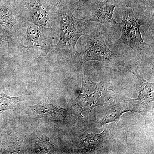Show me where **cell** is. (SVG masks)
I'll list each match as a JSON object with an SVG mask.
<instances>
[{"label":"cell","instance_id":"9c48e42d","mask_svg":"<svg viewBox=\"0 0 154 154\" xmlns=\"http://www.w3.org/2000/svg\"><path fill=\"white\" fill-rule=\"evenodd\" d=\"M130 71L137 77L139 95L135 99L145 113L149 105L154 101V83L146 81L135 70L131 69Z\"/></svg>","mask_w":154,"mask_h":154},{"label":"cell","instance_id":"9a60e30c","mask_svg":"<svg viewBox=\"0 0 154 154\" xmlns=\"http://www.w3.org/2000/svg\"><path fill=\"white\" fill-rule=\"evenodd\" d=\"M115 1H117V0H115ZM138 1L143 3H146L147 2L146 0H138Z\"/></svg>","mask_w":154,"mask_h":154},{"label":"cell","instance_id":"7a4b0ae2","mask_svg":"<svg viewBox=\"0 0 154 154\" xmlns=\"http://www.w3.org/2000/svg\"><path fill=\"white\" fill-rule=\"evenodd\" d=\"M111 91L102 83H95L90 77L84 75L79 94L74 106L82 118H88L94 108L105 105L112 97Z\"/></svg>","mask_w":154,"mask_h":154},{"label":"cell","instance_id":"8992f818","mask_svg":"<svg viewBox=\"0 0 154 154\" xmlns=\"http://www.w3.org/2000/svg\"><path fill=\"white\" fill-rule=\"evenodd\" d=\"M140 106L136 99L116 98L110 104L100 120L101 126L115 121L123 113L136 112L143 114Z\"/></svg>","mask_w":154,"mask_h":154},{"label":"cell","instance_id":"3957f363","mask_svg":"<svg viewBox=\"0 0 154 154\" xmlns=\"http://www.w3.org/2000/svg\"><path fill=\"white\" fill-rule=\"evenodd\" d=\"M144 25L142 19L132 12H125L120 23L121 35L118 44L126 45L135 53L145 49L147 44L144 41L140 27Z\"/></svg>","mask_w":154,"mask_h":154},{"label":"cell","instance_id":"7c38bea8","mask_svg":"<svg viewBox=\"0 0 154 154\" xmlns=\"http://www.w3.org/2000/svg\"><path fill=\"white\" fill-rule=\"evenodd\" d=\"M14 14L11 5L0 3V25L9 30L14 29L16 24Z\"/></svg>","mask_w":154,"mask_h":154},{"label":"cell","instance_id":"8fae6325","mask_svg":"<svg viewBox=\"0 0 154 154\" xmlns=\"http://www.w3.org/2000/svg\"><path fill=\"white\" fill-rule=\"evenodd\" d=\"M38 114L63 119L66 117L67 111L55 104H39L31 107Z\"/></svg>","mask_w":154,"mask_h":154},{"label":"cell","instance_id":"4fadbf2b","mask_svg":"<svg viewBox=\"0 0 154 154\" xmlns=\"http://www.w3.org/2000/svg\"><path fill=\"white\" fill-rule=\"evenodd\" d=\"M24 98L22 96L10 97L0 91V114L3 111L14 108L17 103L25 100Z\"/></svg>","mask_w":154,"mask_h":154},{"label":"cell","instance_id":"277c9868","mask_svg":"<svg viewBox=\"0 0 154 154\" xmlns=\"http://www.w3.org/2000/svg\"><path fill=\"white\" fill-rule=\"evenodd\" d=\"M86 36L85 45L82 51L84 63L89 61H109L115 54L107 47L101 30L96 29Z\"/></svg>","mask_w":154,"mask_h":154},{"label":"cell","instance_id":"5bb4252c","mask_svg":"<svg viewBox=\"0 0 154 154\" xmlns=\"http://www.w3.org/2000/svg\"><path fill=\"white\" fill-rule=\"evenodd\" d=\"M6 39L5 38V37L3 36V35H2V34L0 33V42L2 41H5Z\"/></svg>","mask_w":154,"mask_h":154},{"label":"cell","instance_id":"5b68a950","mask_svg":"<svg viewBox=\"0 0 154 154\" xmlns=\"http://www.w3.org/2000/svg\"><path fill=\"white\" fill-rule=\"evenodd\" d=\"M128 7L119 5L115 0H107L93 3L86 9L84 19L86 22H95L105 25L107 29L116 30L120 28V23L113 18V12L116 7Z\"/></svg>","mask_w":154,"mask_h":154},{"label":"cell","instance_id":"30bf717a","mask_svg":"<svg viewBox=\"0 0 154 154\" xmlns=\"http://www.w3.org/2000/svg\"><path fill=\"white\" fill-rule=\"evenodd\" d=\"M105 131L99 134H84L81 136V146L84 152L93 151L101 147L106 137Z\"/></svg>","mask_w":154,"mask_h":154},{"label":"cell","instance_id":"ba28073f","mask_svg":"<svg viewBox=\"0 0 154 154\" xmlns=\"http://www.w3.org/2000/svg\"><path fill=\"white\" fill-rule=\"evenodd\" d=\"M34 24L28 25L26 29V38L24 47L38 50L44 52L49 51L50 39L46 30Z\"/></svg>","mask_w":154,"mask_h":154},{"label":"cell","instance_id":"6da1fadb","mask_svg":"<svg viewBox=\"0 0 154 154\" xmlns=\"http://www.w3.org/2000/svg\"><path fill=\"white\" fill-rule=\"evenodd\" d=\"M57 13L59 19L60 38L56 45V49L77 52V42L84 35L83 32L86 29L85 20L76 18L71 9L65 6H61Z\"/></svg>","mask_w":154,"mask_h":154},{"label":"cell","instance_id":"52a82bcc","mask_svg":"<svg viewBox=\"0 0 154 154\" xmlns=\"http://www.w3.org/2000/svg\"><path fill=\"white\" fill-rule=\"evenodd\" d=\"M28 14L33 24L44 29H49L52 21L50 7L44 0H26Z\"/></svg>","mask_w":154,"mask_h":154}]
</instances>
